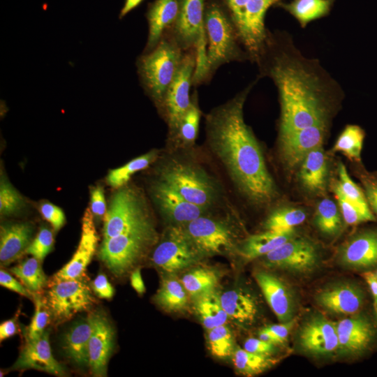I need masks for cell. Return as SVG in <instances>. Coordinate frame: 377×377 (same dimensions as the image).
Returning <instances> with one entry per match:
<instances>
[{
  "label": "cell",
  "instance_id": "45",
  "mask_svg": "<svg viewBox=\"0 0 377 377\" xmlns=\"http://www.w3.org/2000/svg\"><path fill=\"white\" fill-rule=\"evenodd\" d=\"M25 206L22 195L12 186L4 174L1 172L0 214L1 216L15 214Z\"/></svg>",
  "mask_w": 377,
  "mask_h": 377
},
{
  "label": "cell",
  "instance_id": "19",
  "mask_svg": "<svg viewBox=\"0 0 377 377\" xmlns=\"http://www.w3.org/2000/svg\"><path fill=\"white\" fill-rule=\"evenodd\" d=\"M299 341L302 348L309 354L330 355L338 349L337 325L323 316H312L302 326Z\"/></svg>",
  "mask_w": 377,
  "mask_h": 377
},
{
  "label": "cell",
  "instance_id": "26",
  "mask_svg": "<svg viewBox=\"0 0 377 377\" xmlns=\"http://www.w3.org/2000/svg\"><path fill=\"white\" fill-rule=\"evenodd\" d=\"M179 10V0H155L146 13L148 36L143 52L152 50L173 26Z\"/></svg>",
  "mask_w": 377,
  "mask_h": 377
},
{
  "label": "cell",
  "instance_id": "60",
  "mask_svg": "<svg viewBox=\"0 0 377 377\" xmlns=\"http://www.w3.org/2000/svg\"><path fill=\"white\" fill-rule=\"evenodd\" d=\"M375 274H376V276H377V270H376V273H375Z\"/></svg>",
  "mask_w": 377,
  "mask_h": 377
},
{
  "label": "cell",
  "instance_id": "59",
  "mask_svg": "<svg viewBox=\"0 0 377 377\" xmlns=\"http://www.w3.org/2000/svg\"><path fill=\"white\" fill-rule=\"evenodd\" d=\"M258 338L264 341L275 345L281 343V341L266 328L262 329L259 332Z\"/></svg>",
  "mask_w": 377,
  "mask_h": 377
},
{
  "label": "cell",
  "instance_id": "21",
  "mask_svg": "<svg viewBox=\"0 0 377 377\" xmlns=\"http://www.w3.org/2000/svg\"><path fill=\"white\" fill-rule=\"evenodd\" d=\"M151 194L161 213L175 225L184 226L207 211V209L186 200L161 180L154 184Z\"/></svg>",
  "mask_w": 377,
  "mask_h": 377
},
{
  "label": "cell",
  "instance_id": "37",
  "mask_svg": "<svg viewBox=\"0 0 377 377\" xmlns=\"http://www.w3.org/2000/svg\"><path fill=\"white\" fill-rule=\"evenodd\" d=\"M232 360L235 369L245 376L260 374L276 362L270 355L256 354L239 348L234 350Z\"/></svg>",
  "mask_w": 377,
  "mask_h": 377
},
{
  "label": "cell",
  "instance_id": "38",
  "mask_svg": "<svg viewBox=\"0 0 377 377\" xmlns=\"http://www.w3.org/2000/svg\"><path fill=\"white\" fill-rule=\"evenodd\" d=\"M364 135V131L360 126L347 125L338 137L332 149L341 152L350 160L357 161L360 159Z\"/></svg>",
  "mask_w": 377,
  "mask_h": 377
},
{
  "label": "cell",
  "instance_id": "48",
  "mask_svg": "<svg viewBox=\"0 0 377 377\" xmlns=\"http://www.w3.org/2000/svg\"><path fill=\"white\" fill-rule=\"evenodd\" d=\"M42 216L49 222L54 230H59L65 224L66 216L61 208L55 205L45 202L39 207Z\"/></svg>",
  "mask_w": 377,
  "mask_h": 377
},
{
  "label": "cell",
  "instance_id": "39",
  "mask_svg": "<svg viewBox=\"0 0 377 377\" xmlns=\"http://www.w3.org/2000/svg\"><path fill=\"white\" fill-rule=\"evenodd\" d=\"M158 155L157 151L152 150L137 157L118 168L113 169L108 173L107 183L113 188L123 186L135 172L147 168Z\"/></svg>",
  "mask_w": 377,
  "mask_h": 377
},
{
  "label": "cell",
  "instance_id": "23",
  "mask_svg": "<svg viewBox=\"0 0 377 377\" xmlns=\"http://www.w3.org/2000/svg\"><path fill=\"white\" fill-rule=\"evenodd\" d=\"M255 279L278 320L281 323L292 320L295 300L290 287L276 276L264 271L256 272Z\"/></svg>",
  "mask_w": 377,
  "mask_h": 377
},
{
  "label": "cell",
  "instance_id": "33",
  "mask_svg": "<svg viewBox=\"0 0 377 377\" xmlns=\"http://www.w3.org/2000/svg\"><path fill=\"white\" fill-rule=\"evenodd\" d=\"M195 300L196 313L207 330L226 324L228 316L222 306L219 295L212 290Z\"/></svg>",
  "mask_w": 377,
  "mask_h": 377
},
{
  "label": "cell",
  "instance_id": "57",
  "mask_svg": "<svg viewBox=\"0 0 377 377\" xmlns=\"http://www.w3.org/2000/svg\"><path fill=\"white\" fill-rule=\"evenodd\" d=\"M363 276L369 286L371 292L374 298V302H377V276L376 274L368 272L364 273Z\"/></svg>",
  "mask_w": 377,
  "mask_h": 377
},
{
  "label": "cell",
  "instance_id": "53",
  "mask_svg": "<svg viewBox=\"0 0 377 377\" xmlns=\"http://www.w3.org/2000/svg\"><path fill=\"white\" fill-rule=\"evenodd\" d=\"M364 194L370 209L377 214V179H364Z\"/></svg>",
  "mask_w": 377,
  "mask_h": 377
},
{
  "label": "cell",
  "instance_id": "16",
  "mask_svg": "<svg viewBox=\"0 0 377 377\" xmlns=\"http://www.w3.org/2000/svg\"><path fill=\"white\" fill-rule=\"evenodd\" d=\"M49 337L50 332L45 330L38 338L24 339V344L11 369H35L57 376H66V369L52 353Z\"/></svg>",
  "mask_w": 377,
  "mask_h": 377
},
{
  "label": "cell",
  "instance_id": "13",
  "mask_svg": "<svg viewBox=\"0 0 377 377\" xmlns=\"http://www.w3.org/2000/svg\"><path fill=\"white\" fill-rule=\"evenodd\" d=\"M263 257L267 267L303 273L316 266L319 253L311 240L296 235Z\"/></svg>",
  "mask_w": 377,
  "mask_h": 377
},
{
  "label": "cell",
  "instance_id": "34",
  "mask_svg": "<svg viewBox=\"0 0 377 377\" xmlns=\"http://www.w3.org/2000/svg\"><path fill=\"white\" fill-rule=\"evenodd\" d=\"M10 271L33 294L40 293L48 283L41 262L34 257L22 260Z\"/></svg>",
  "mask_w": 377,
  "mask_h": 377
},
{
  "label": "cell",
  "instance_id": "49",
  "mask_svg": "<svg viewBox=\"0 0 377 377\" xmlns=\"http://www.w3.org/2000/svg\"><path fill=\"white\" fill-rule=\"evenodd\" d=\"M90 210L96 219H101L106 213V203L102 186L92 187L90 191Z\"/></svg>",
  "mask_w": 377,
  "mask_h": 377
},
{
  "label": "cell",
  "instance_id": "20",
  "mask_svg": "<svg viewBox=\"0 0 377 377\" xmlns=\"http://www.w3.org/2000/svg\"><path fill=\"white\" fill-rule=\"evenodd\" d=\"M328 126L316 125L290 134L279 136L280 153L289 168L300 166L305 156L323 144Z\"/></svg>",
  "mask_w": 377,
  "mask_h": 377
},
{
  "label": "cell",
  "instance_id": "6",
  "mask_svg": "<svg viewBox=\"0 0 377 377\" xmlns=\"http://www.w3.org/2000/svg\"><path fill=\"white\" fill-rule=\"evenodd\" d=\"M205 0H179L178 16L167 34L183 52L194 50L197 63L193 84L206 82Z\"/></svg>",
  "mask_w": 377,
  "mask_h": 377
},
{
  "label": "cell",
  "instance_id": "25",
  "mask_svg": "<svg viewBox=\"0 0 377 377\" xmlns=\"http://www.w3.org/2000/svg\"><path fill=\"white\" fill-rule=\"evenodd\" d=\"M34 228L29 222H8L0 228V263L8 265L26 253L33 240Z\"/></svg>",
  "mask_w": 377,
  "mask_h": 377
},
{
  "label": "cell",
  "instance_id": "18",
  "mask_svg": "<svg viewBox=\"0 0 377 377\" xmlns=\"http://www.w3.org/2000/svg\"><path fill=\"white\" fill-rule=\"evenodd\" d=\"M338 336L337 351L344 356H358L372 344L376 332L371 322L362 315L352 316L336 323Z\"/></svg>",
  "mask_w": 377,
  "mask_h": 377
},
{
  "label": "cell",
  "instance_id": "29",
  "mask_svg": "<svg viewBox=\"0 0 377 377\" xmlns=\"http://www.w3.org/2000/svg\"><path fill=\"white\" fill-rule=\"evenodd\" d=\"M296 236L295 229L264 232L250 235L241 245L239 253L247 260L263 257Z\"/></svg>",
  "mask_w": 377,
  "mask_h": 377
},
{
  "label": "cell",
  "instance_id": "51",
  "mask_svg": "<svg viewBox=\"0 0 377 377\" xmlns=\"http://www.w3.org/2000/svg\"><path fill=\"white\" fill-rule=\"evenodd\" d=\"M91 287L96 295L101 299H111L114 293V288L103 274L97 275L91 282Z\"/></svg>",
  "mask_w": 377,
  "mask_h": 377
},
{
  "label": "cell",
  "instance_id": "44",
  "mask_svg": "<svg viewBox=\"0 0 377 377\" xmlns=\"http://www.w3.org/2000/svg\"><path fill=\"white\" fill-rule=\"evenodd\" d=\"M207 343L211 353L219 358L228 357L235 350L233 336L226 325L208 330Z\"/></svg>",
  "mask_w": 377,
  "mask_h": 377
},
{
  "label": "cell",
  "instance_id": "11",
  "mask_svg": "<svg viewBox=\"0 0 377 377\" xmlns=\"http://www.w3.org/2000/svg\"><path fill=\"white\" fill-rule=\"evenodd\" d=\"M196 63L197 55L194 50L184 52L179 71L160 107L172 138L176 135L180 122L191 104L190 89L193 82Z\"/></svg>",
  "mask_w": 377,
  "mask_h": 377
},
{
  "label": "cell",
  "instance_id": "42",
  "mask_svg": "<svg viewBox=\"0 0 377 377\" xmlns=\"http://www.w3.org/2000/svg\"><path fill=\"white\" fill-rule=\"evenodd\" d=\"M338 175L339 185L347 198L360 208L372 221H375V216L371 211L364 192L352 180L346 166L341 162L338 164Z\"/></svg>",
  "mask_w": 377,
  "mask_h": 377
},
{
  "label": "cell",
  "instance_id": "43",
  "mask_svg": "<svg viewBox=\"0 0 377 377\" xmlns=\"http://www.w3.org/2000/svg\"><path fill=\"white\" fill-rule=\"evenodd\" d=\"M33 301L35 305L34 314L29 325L24 331V339L38 338L45 330L52 318L46 296L40 293H34Z\"/></svg>",
  "mask_w": 377,
  "mask_h": 377
},
{
  "label": "cell",
  "instance_id": "47",
  "mask_svg": "<svg viewBox=\"0 0 377 377\" xmlns=\"http://www.w3.org/2000/svg\"><path fill=\"white\" fill-rule=\"evenodd\" d=\"M54 245V236L51 229L47 226L40 228L35 238L26 250L27 254H29L37 258L40 262L52 250Z\"/></svg>",
  "mask_w": 377,
  "mask_h": 377
},
{
  "label": "cell",
  "instance_id": "41",
  "mask_svg": "<svg viewBox=\"0 0 377 377\" xmlns=\"http://www.w3.org/2000/svg\"><path fill=\"white\" fill-rule=\"evenodd\" d=\"M200 116L198 94L195 91L191 95L190 106L184 114L175 136L182 145L188 147L194 144L198 135Z\"/></svg>",
  "mask_w": 377,
  "mask_h": 377
},
{
  "label": "cell",
  "instance_id": "24",
  "mask_svg": "<svg viewBox=\"0 0 377 377\" xmlns=\"http://www.w3.org/2000/svg\"><path fill=\"white\" fill-rule=\"evenodd\" d=\"M339 260L344 267L367 269L377 265V230H366L349 239L340 249Z\"/></svg>",
  "mask_w": 377,
  "mask_h": 377
},
{
  "label": "cell",
  "instance_id": "40",
  "mask_svg": "<svg viewBox=\"0 0 377 377\" xmlns=\"http://www.w3.org/2000/svg\"><path fill=\"white\" fill-rule=\"evenodd\" d=\"M306 214L301 208L281 207L273 211L264 223L266 230L284 231L294 229L304 223Z\"/></svg>",
  "mask_w": 377,
  "mask_h": 377
},
{
  "label": "cell",
  "instance_id": "55",
  "mask_svg": "<svg viewBox=\"0 0 377 377\" xmlns=\"http://www.w3.org/2000/svg\"><path fill=\"white\" fill-rule=\"evenodd\" d=\"M20 309L17 311V313L12 318L7 320L0 325V340L1 341L8 339L15 334L18 330L17 320Z\"/></svg>",
  "mask_w": 377,
  "mask_h": 377
},
{
  "label": "cell",
  "instance_id": "30",
  "mask_svg": "<svg viewBox=\"0 0 377 377\" xmlns=\"http://www.w3.org/2000/svg\"><path fill=\"white\" fill-rule=\"evenodd\" d=\"M220 300L228 318L242 324H250L254 321L258 306L251 295L241 290H230L221 294Z\"/></svg>",
  "mask_w": 377,
  "mask_h": 377
},
{
  "label": "cell",
  "instance_id": "50",
  "mask_svg": "<svg viewBox=\"0 0 377 377\" xmlns=\"http://www.w3.org/2000/svg\"><path fill=\"white\" fill-rule=\"evenodd\" d=\"M0 284L12 291H14L25 297L33 299L34 294L28 290L23 284L15 279L8 272L1 269L0 271Z\"/></svg>",
  "mask_w": 377,
  "mask_h": 377
},
{
  "label": "cell",
  "instance_id": "27",
  "mask_svg": "<svg viewBox=\"0 0 377 377\" xmlns=\"http://www.w3.org/2000/svg\"><path fill=\"white\" fill-rule=\"evenodd\" d=\"M93 331L91 313L73 324L64 334L62 348L66 356L80 367H89V340Z\"/></svg>",
  "mask_w": 377,
  "mask_h": 377
},
{
  "label": "cell",
  "instance_id": "3",
  "mask_svg": "<svg viewBox=\"0 0 377 377\" xmlns=\"http://www.w3.org/2000/svg\"><path fill=\"white\" fill-rule=\"evenodd\" d=\"M204 28L206 38V81L222 65L249 59L241 47L235 27L221 6L215 2L205 7Z\"/></svg>",
  "mask_w": 377,
  "mask_h": 377
},
{
  "label": "cell",
  "instance_id": "5",
  "mask_svg": "<svg viewBox=\"0 0 377 377\" xmlns=\"http://www.w3.org/2000/svg\"><path fill=\"white\" fill-rule=\"evenodd\" d=\"M156 233L151 221L102 240L98 258L116 277L130 272L154 244Z\"/></svg>",
  "mask_w": 377,
  "mask_h": 377
},
{
  "label": "cell",
  "instance_id": "17",
  "mask_svg": "<svg viewBox=\"0 0 377 377\" xmlns=\"http://www.w3.org/2000/svg\"><path fill=\"white\" fill-rule=\"evenodd\" d=\"M91 316L93 331L89 345V368L94 376H106L108 362L114 348V330L103 312H93Z\"/></svg>",
  "mask_w": 377,
  "mask_h": 377
},
{
  "label": "cell",
  "instance_id": "58",
  "mask_svg": "<svg viewBox=\"0 0 377 377\" xmlns=\"http://www.w3.org/2000/svg\"><path fill=\"white\" fill-rule=\"evenodd\" d=\"M145 0H125L124 6L119 13V18L121 20L129 12L137 8Z\"/></svg>",
  "mask_w": 377,
  "mask_h": 377
},
{
  "label": "cell",
  "instance_id": "22",
  "mask_svg": "<svg viewBox=\"0 0 377 377\" xmlns=\"http://www.w3.org/2000/svg\"><path fill=\"white\" fill-rule=\"evenodd\" d=\"M364 298L362 290L349 283L329 286L316 295V301L321 307L339 315L356 314L363 306Z\"/></svg>",
  "mask_w": 377,
  "mask_h": 377
},
{
  "label": "cell",
  "instance_id": "35",
  "mask_svg": "<svg viewBox=\"0 0 377 377\" xmlns=\"http://www.w3.org/2000/svg\"><path fill=\"white\" fill-rule=\"evenodd\" d=\"M315 224L324 235H335L342 226L343 217L339 205L330 198H323L316 208Z\"/></svg>",
  "mask_w": 377,
  "mask_h": 377
},
{
  "label": "cell",
  "instance_id": "8",
  "mask_svg": "<svg viewBox=\"0 0 377 377\" xmlns=\"http://www.w3.org/2000/svg\"><path fill=\"white\" fill-rule=\"evenodd\" d=\"M159 180L186 200L207 209L216 200V184L202 169L193 164L171 160L162 168Z\"/></svg>",
  "mask_w": 377,
  "mask_h": 377
},
{
  "label": "cell",
  "instance_id": "7",
  "mask_svg": "<svg viewBox=\"0 0 377 377\" xmlns=\"http://www.w3.org/2000/svg\"><path fill=\"white\" fill-rule=\"evenodd\" d=\"M241 45L249 58L256 62L266 43L265 25L267 10L281 0H223Z\"/></svg>",
  "mask_w": 377,
  "mask_h": 377
},
{
  "label": "cell",
  "instance_id": "12",
  "mask_svg": "<svg viewBox=\"0 0 377 377\" xmlns=\"http://www.w3.org/2000/svg\"><path fill=\"white\" fill-rule=\"evenodd\" d=\"M202 256L184 226L174 225L154 249L151 260L164 273L172 274L191 266Z\"/></svg>",
  "mask_w": 377,
  "mask_h": 377
},
{
  "label": "cell",
  "instance_id": "36",
  "mask_svg": "<svg viewBox=\"0 0 377 377\" xmlns=\"http://www.w3.org/2000/svg\"><path fill=\"white\" fill-rule=\"evenodd\" d=\"M216 273L206 267H197L184 274L181 281L188 295L197 298L214 290L218 283Z\"/></svg>",
  "mask_w": 377,
  "mask_h": 377
},
{
  "label": "cell",
  "instance_id": "15",
  "mask_svg": "<svg viewBox=\"0 0 377 377\" xmlns=\"http://www.w3.org/2000/svg\"><path fill=\"white\" fill-rule=\"evenodd\" d=\"M98 236L94 216L89 208L85 210L82 219L81 237L77 248L70 261L59 270L48 283L65 279H82L97 249Z\"/></svg>",
  "mask_w": 377,
  "mask_h": 377
},
{
  "label": "cell",
  "instance_id": "46",
  "mask_svg": "<svg viewBox=\"0 0 377 377\" xmlns=\"http://www.w3.org/2000/svg\"><path fill=\"white\" fill-rule=\"evenodd\" d=\"M332 188L335 194L343 219L347 224L357 225L366 221H372L360 208L347 198L341 191L338 181H334L332 183Z\"/></svg>",
  "mask_w": 377,
  "mask_h": 377
},
{
  "label": "cell",
  "instance_id": "31",
  "mask_svg": "<svg viewBox=\"0 0 377 377\" xmlns=\"http://www.w3.org/2000/svg\"><path fill=\"white\" fill-rule=\"evenodd\" d=\"M332 2L333 0H292L286 3H280L279 6L304 28L311 22L328 15Z\"/></svg>",
  "mask_w": 377,
  "mask_h": 377
},
{
  "label": "cell",
  "instance_id": "56",
  "mask_svg": "<svg viewBox=\"0 0 377 377\" xmlns=\"http://www.w3.org/2000/svg\"><path fill=\"white\" fill-rule=\"evenodd\" d=\"M130 279L132 287L139 295H142L145 293L146 289L141 276L140 269L139 267L135 269L132 272Z\"/></svg>",
  "mask_w": 377,
  "mask_h": 377
},
{
  "label": "cell",
  "instance_id": "10",
  "mask_svg": "<svg viewBox=\"0 0 377 377\" xmlns=\"http://www.w3.org/2000/svg\"><path fill=\"white\" fill-rule=\"evenodd\" d=\"M46 298L52 318L59 325L80 312L88 311L96 302L84 278L48 283Z\"/></svg>",
  "mask_w": 377,
  "mask_h": 377
},
{
  "label": "cell",
  "instance_id": "9",
  "mask_svg": "<svg viewBox=\"0 0 377 377\" xmlns=\"http://www.w3.org/2000/svg\"><path fill=\"white\" fill-rule=\"evenodd\" d=\"M151 221L140 195L126 187L112 197L104 216L103 240Z\"/></svg>",
  "mask_w": 377,
  "mask_h": 377
},
{
  "label": "cell",
  "instance_id": "32",
  "mask_svg": "<svg viewBox=\"0 0 377 377\" xmlns=\"http://www.w3.org/2000/svg\"><path fill=\"white\" fill-rule=\"evenodd\" d=\"M188 295L181 281L169 277L162 281L154 302L168 312H178L187 307Z\"/></svg>",
  "mask_w": 377,
  "mask_h": 377
},
{
  "label": "cell",
  "instance_id": "4",
  "mask_svg": "<svg viewBox=\"0 0 377 377\" xmlns=\"http://www.w3.org/2000/svg\"><path fill=\"white\" fill-rule=\"evenodd\" d=\"M184 54L165 34L152 50L143 52L137 59V71L142 87L159 108L179 71Z\"/></svg>",
  "mask_w": 377,
  "mask_h": 377
},
{
  "label": "cell",
  "instance_id": "1",
  "mask_svg": "<svg viewBox=\"0 0 377 377\" xmlns=\"http://www.w3.org/2000/svg\"><path fill=\"white\" fill-rule=\"evenodd\" d=\"M260 75L274 83L280 103L279 136L316 125L329 126L339 84L319 61L307 58L287 32H268L265 47L256 62Z\"/></svg>",
  "mask_w": 377,
  "mask_h": 377
},
{
  "label": "cell",
  "instance_id": "2",
  "mask_svg": "<svg viewBox=\"0 0 377 377\" xmlns=\"http://www.w3.org/2000/svg\"><path fill=\"white\" fill-rule=\"evenodd\" d=\"M255 82L206 115L207 140L238 190L263 205L277 195L260 145L244 118V105Z\"/></svg>",
  "mask_w": 377,
  "mask_h": 377
},
{
  "label": "cell",
  "instance_id": "54",
  "mask_svg": "<svg viewBox=\"0 0 377 377\" xmlns=\"http://www.w3.org/2000/svg\"><path fill=\"white\" fill-rule=\"evenodd\" d=\"M295 320L293 319L281 324L272 325L265 328L272 332L281 343H284L290 334V332L293 327Z\"/></svg>",
  "mask_w": 377,
  "mask_h": 377
},
{
  "label": "cell",
  "instance_id": "28",
  "mask_svg": "<svg viewBox=\"0 0 377 377\" xmlns=\"http://www.w3.org/2000/svg\"><path fill=\"white\" fill-rule=\"evenodd\" d=\"M328 166L323 145L311 151L300 165L298 177L302 186L311 193L325 191Z\"/></svg>",
  "mask_w": 377,
  "mask_h": 377
},
{
  "label": "cell",
  "instance_id": "14",
  "mask_svg": "<svg viewBox=\"0 0 377 377\" xmlns=\"http://www.w3.org/2000/svg\"><path fill=\"white\" fill-rule=\"evenodd\" d=\"M184 226L202 256L223 253L234 246L233 232L223 221L202 215Z\"/></svg>",
  "mask_w": 377,
  "mask_h": 377
},
{
  "label": "cell",
  "instance_id": "52",
  "mask_svg": "<svg viewBox=\"0 0 377 377\" xmlns=\"http://www.w3.org/2000/svg\"><path fill=\"white\" fill-rule=\"evenodd\" d=\"M244 349L251 353L271 355L275 351V344L256 338H249L244 344Z\"/></svg>",
  "mask_w": 377,
  "mask_h": 377
}]
</instances>
